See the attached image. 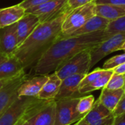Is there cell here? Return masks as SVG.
Here are the masks:
<instances>
[{
	"label": "cell",
	"instance_id": "cell-26",
	"mask_svg": "<svg viewBox=\"0 0 125 125\" xmlns=\"http://www.w3.org/2000/svg\"><path fill=\"white\" fill-rule=\"evenodd\" d=\"M106 71H107V70H105L103 68H102V69L97 68V69L94 70V71L91 72L90 73H87L84 76V78L82 79V81H81L80 85H79V88H81L83 86H86L88 83H89L94 81V80L97 79L98 78L102 76L103 74H105Z\"/></svg>",
	"mask_w": 125,
	"mask_h": 125
},
{
	"label": "cell",
	"instance_id": "cell-1",
	"mask_svg": "<svg viewBox=\"0 0 125 125\" xmlns=\"http://www.w3.org/2000/svg\"><path fill=\"white\" fill-rule=\"evenodd\" d=\"M104 31L76 37L58 39L33 66L34 75L54 73L61 65L78 53L104 41Z\"/></svg>",
	"mask_w": 125,
	"mask_h": 125
},
{
	"label": "cell",
	"instance_id": "cell-31",
	"mask_svg": "<svg viewBox=\"0 0 125 125\" xmlns=\"http://www.w3.org/2000/svg\"><path fill=\"white\" fill-rule=\"evenodd\" d=\"M96 4H114L125 6V0H94Z\"/></svg>",
	"mask_w": 125,
	"mask_h": 125
},
{
	"label": "cell",
	"instance_id": "cell-4",
	"mask_svg": "<svg viewBox=\"0 0 125 125\" xmlns=\"http://www.w3.org/2000/svg\"><path fill=\"white\" fill-rule=\"evenodd\" d=\"M96 4L94 1L72 10L64 19L62 26V32L59 39L68 37L70 34L78 29L86 22L95 15Z\"/></svg>",
	"mask_w": 125,
	"mask_h": 125
},
{
	"label": "cell",
	"instance_id": "cell-12",
	"mask_svg": "<svg viewBox=\"0 0 125 125\" xmlns=\"http://www.w3.org/2000/svg\"><path fill=\"white\" fill-rule=\"evenodd\" d=\"M48 79V75L28 77L18 90V97H37L43 85Z\"/></svg>",
	"mask_w": 125,
	"mask_h": 125
},
{
	"label": "cell",
	"instance_id": "cell-24",
	"mask_svg": "<svg viewBox=\"0 0 125 125\" xmlns=\"http://www.w3.org/2000/svg\"><path fill=\"white\" fill-rule=\"evenodd\" d=\"M94 102V97L93 95L80 97L76 107L77 111L81 115H86L92 109Z\"/></svg>",
	"mask_w": 125,
	"mask_h": 125
},
{
	"label": "cell",
	"instance_id": "cell-32",
	"mask_svg": "<svg viewBox=\"0 0 125 125\" xmlns=\"http://www.w3.org/2000/svg\"><path fill=\"white\" fill-rule=\"evenodd\" d=\"M115 116H114L113 114H111L109 116L99 120L98 122H95L92 125H112L114 121Z\"/></svg>",
	"mask_w": 125,
	"mask_h": 125
},
{
	"label": "cell",
	"instance_id": "cell-21",
	"mask_svg": "<svg viewBox=\"0 0 125 125\" xmlns=\"http://www.w3.org/2000/svg\"><path fill=\"white\" fill-rule=\"evenodd\" d=\"M111 114H112V112L97 100L94 102L92 109L83 118V121L88 125H92L99 120L109 116Z\"/></svg>",
	"mask_w": 125,
	"mask_h": 125
},
{
	"label": "cell",
	"instance_id": "cell-35",
	"mask_svg": "<svg viewBox=\"0 0 125 125\" xmlns=\"http://www.w3.org/2000/svg\"><path fill=\"white\" fill-rule=\"evenodd\" d=\"M88 125L87 124H86L83 121V119H80V120H78V121H77V122H73V123H72V124H70V125Z\"/></svg>",
	"mask_w": 125,
	"mask_h": 125
},
{
	"label": "cell",
	"instance_id": "cell-37",
	"mask_svg": "<svg viewBox=\"0 0 125 125\" xmlns=\"http://www.w3.org/2000/svg\"><path fill=\"white\" fill-rule=\"evenodd\" d=\"M9 80H0V89L3 87V86L6 83V82Z\"/></svg>",
	"mask_w": 125,
	"mask_h": 125
},
{
	"label": "cell",
	"instance_id": "cell-30",
	"mask_svg": "<svg viewBox=\"0 0 125 125\" xmlns=\"http://www.w3.org/2000/svg\"><path fill=\"white\" fill-rule=\"evenodd\" d=\"M125 113V94L123 95V97L121 98L118 105L114 109V111L112 112L114 116H116L118 115L122 114Z\"/></svg>",
	"mask_w": 125,
	"mask_h": 125
},
{
	"label": "cell",
	"instance_id": "cell-27",
	"mask_svg": "<svg viewBox=\"0 0 125 125\" xmlns=\"http://www.w3.org/2000/svg\"><path fill=\"white\" fill-rule=\"evenodd\" d=\"M125 63V53L123 54L115 56L108 59L103 64V69L105 70H114L116 67Z\"/></svg>",
	"mask_w": 125,
	"mask_h": 125
},
{
	"label": "cell",
	"instance_id": "cell-3",
	"mask_svg": "<svg viewBox=\"0 0 125 125\" xmlns=\"http://www.w3.org/2000/svg\"><path fill=\"white\" fill-rule=\"evenodd\" d=\"M51 100H44L37 97H18L0 116V125H22Z\"/></svg>",
	"mask_w": 125,
	"mask_h": 125
},
{
	"label": "cell",
	"instance_id": "cell-8",
	"mask_svg": "<svg viewBox=\"0 0 125 125\" xmlns=\"http://www.w3.org/2000/svg\"><path fill=\"white\" fill-rule=\"evenodd\" d=\"M29 77L26 73L6 82L0 89V116L18 97V90L23 82Z\"/></svg>",
	"mask_w": 125,
	"mask_h": 125
},
{
	"label": "cell",
	"instance_id": "cell-10",
	"mask_svg": "<svg viewBox=\"0 0 125 125\" xmlns=\"http://www.w3.org/2000/svg\"><path fill=\"white\" fill-rule=\"evenodd\" d=\"M15 23L0 28V53L1 54L10 56L18 47Z\"/></svg>",
	"mask_w": 125,
	"mask_h": 125
},
{
	"label": "cell",
	"instance_id": "cell-34",
	"mask_svg": "<svg viewBox=\"0 0 125 125\" xmlns=\"http://www.w3.org/2000/svg\"><path fill=\"white\" fill-rule=\"evenodd\" d=\"M114 73H117V74H125V63L116 67L114 70Z\"/></svg>",
	"mask_w": 125,
	"mask_h": 125
},
{
	"label": "cell",
	"instance_id": "cell-6",
	"mask_svg": "<svg viewBox=\"0 0 125 125\" xmlns=\"http://www.w3.org/2000/svg\"><path fill=\"white\" fill-rule=\"evenodd\" d=\"M80 97L63 98L55 100L56 117L54 125H69L83 119L85 115H81L76 107Z\"/></svg>",
	"mask_w": 125,
	"mask_h": 125
},
{
	"label": "cell",
	"instance_id": "cell-33",
	"mask_svg": "<svg viewBox=\"0 0 125 125\" xmlns=\"http://www.w3.org/2000/svg\"><path fill=\"white\" fill-rule=\"evenodd\" d=\"M112 125H125V113L115 116Z\"/></svg>",
	"mask_w": 125,
	"mask_h": 125
},
{
	"label": "cell",
	"instance_id": "cell-20",
	"mask_svg": "<svg viewBox=\"0 0 125 125\" xmlns=\"http://www.w3.org/2000/svg\"><path fill=\"white\" fill-rule=\"evenodd\" d=\"M95 15L110 21L117 20L125 15V6L114 4H96Z\"/></svg>",
	"mask_w": 125,
	"mask_h": 125
},
{
	"label": "cell",
	"instance_id": "cell-15",
	"mask_svg": "<svg viewBox=\"0 0 125 125\" xmlns=\"http://www.w3.org/2000/svg\"><path fill=\"white\" fill-rule=\"evenodd\" d=\"M56 117V102L51 100L35 115L27 121L29 125H54Z\"/></svg>",
	"mask_w": 125,
	"mask_h": 125
},
{
	"label": "cell",
	"instance_id": "cell-13",
	"mask_svg": "<svg viewBox=\"0 0 125 125\" xmlns=\"http://www.w3.org/2000/svg\"><path fill=\"white\" fill-rule=\"evenodd\" d=\"M85 75V74L73 75L62 80L59 92L54 100H57L63 98L77 97L76 94H78L80 83Z\"/></svg>",
	"mask_w": 125,
	"mask_h": 125
},
{
	"label": "cell",
	"instance_id": "cell-16",
	"mask_svg": "<svg viewBox=\"0 0 125 125\" xmlns=\"http://www.w3.org/2000/svg\"><path fill=\"white\" fill-rule=\"evenodd\" d=\"M111 21L99 15H94L89 20H88L84 25L80 27L78 29L70 34L68 37H76L84 35L87 34H91L97 31H104ZM66 38V37H65Z\"/></svg>",
	"mask_w": 125,
	"mask_h": 125
},
{
	"label": "cell",
	"instance_id": "cell-36",
	"mask_svg": "<svg viewBox=\"0 0 125 125\" xmlns=\"http://www.w3.org/2000/svg\"><path fill=\"white\" fill-rule=\"evenodd\" d=\"M9 57H10V56H6V55H4V54L0 53V64H1L3 62H4L5 60H7Z\"/></svg>",
	"mask_w": 125,
	"mask_h": 125
},
{
	"label": "cell",
	"instance_id": "cell-41",
	"mask_svg": "<svg viewBox=\"0 0 125 125\" xmlns=\"http://www.w3.org/2000/svg\"></svg>",
	"mask_w": 125,
	"mask_h": 125
},
{
	"label": "cell",
	"instance_id": "cell-38",
	"mask_svg": "<svg viewBox=\"0 0 125 125\" xmlns=\"http://www.w3.org/2000/svg\"><path fill=\"white\" fill-rule=\"evenodd\" d=\"M120 50H122V51H124V52L125 53V41L124 42V43L122 44V45L120 47V48H119V51Z\"/></svg>",
	"mask_w": 125,
	"mask_h": 125
},
{
	"label": "cell",
	"instance_id": "cell-5",
	"mask_svg": "<svg viewBox=\"0 0 125 125\" xmlns=\"http://www.w3.org/2000/svg\"><path fill=\"white\" fill-rule=\"evenodd\" d=\"M89 50L90 49L84 50L75 55L61 65L54 73L61 80L73 75H86L91 69V56Z\"/></svg>",
	"mask_w": 125,
	"mask_h": 125
},
{
	"label": "cell",
	"instance_id": "cell-28",
	"mask_svg": "<svg viewBox=\"0 0 125 125\" xmlns=\"http://www.w3.org/2000/svg\"><path fill=\"white\" fill-rule=\"evenodd\" d=\"M51 1H53V0H23L21 3H19V4L25 10H27L30 7L37 6Z\"/></svg>",
	"mask_w": 125,
	"mask_h": 125
},
{
	"label": "cell",
	"instance_id": "cell-40",
	"mask_svg": "<svg viewBox=\"0 0 125 125\" xmlns=\"http://www.w3.org/2000/svg\"><path fill=\"white\" fill-rule=\"evenodd\" d=\"M124 77H125V86H124V89L125 90V74H124Z\"/></svg>",
	"mask_w": 125,
	"mask_h": 125
},
{
	"label": "cell",
	"instance_id": "cell-23",
	"mask_svg": "<svg viewBox=\"0 0 125 125\" xmlns=\"http://www.w3.org/2000/svg\"><path fill=\"white\" fill-rule=\"evenodd\" d=\"M124 32H125V15L109 23L107 28L104 30V40L116 34Z\"/></svg>",
	"mask_w": 125,
	"mask_h": 125
},
{
	"label": "cell",
	"instance_id": "cell-11",
	"mask_svg": "<svg viewBox=\"0 0 125 125\" xmlns=\"http://www.w3.org/2000/svg\"><path fill=\"white\" fill-rule=\"evenodd\" d=\"M40 23V20L35 15L29 12L25 13L23 17L15 23L18 46L29 37Z\"/></svg>",
	"mask_w": 125,
	"mask_h": 125
},
{
	"label": "cell",
	"instance_id": "cell-22",
	"mask_svg": "<svg viewBox=\"0 0 125 125\" xmlns=\"http://www.w3.org/2000/svg\"><path fill=\"white\" fill-rule=\"evenodd\" d=\"M114 74L113 70H107L105 74L102 76L98 78L97 79L94 80V81L88 83L86 86H83L78 89V94H85L94 91H97L99 89H103L105 87L108 82L109 81L110 78H111L112 75Z\"/></svg>",
	"mask_w": 125,
	"mask_h": 125
},
{
	"label": "cell",
	"instance_id": "cell-14",
	"mask_svg": "<svg viewBox=\"0 0 125 125\" xmlns=\"http://www.w3.org/2000/svg\"><path fill=\"white\" fill-rule=\"evenodd\" d=\"M24 72L25 69L20 60L12 55L0 64V80H10Z\"/></svg>",
	"mask_w": 125,
	"mask_h": 125
},
{
	"label": "cell",
	"instance_id": "cell-29",
	"mask_svg": "<svg viewBox=\"0 0 125 125\" xmlns=\"http://www.w3.org/2000/svg\"><path fill=\"white\" fill-rule=\"evenodd\" d=\"M94 0H67V6L68 8L73 10L78 7L83 6L86 4Z\"/></svg>",
	"mask_w": 125,
	"mask_h": 125
},
{
	"label": "cell",
	"instance_id": "cell-9",
	"mask_svg": "<svg viewBox=\"0 0 125 125\" xmlns=\"http://www.w3.org/2000/svg\"><path fill=\"white\" fill-rule=\"evenodd\" d=\"M67 0H53L26 10V12L35 15L43 23L58 16L66 7Z\"/></svg>",
	"mask_w": 125,
	"mask_h": 125
},
{
	"label": "cell",
	"instance_id": "cell-19",
	"mask_svg": "<svg viewBox=\"0 0 125 125\" xmlns=\"http://www.w3.org/2000/svg\"><path fill=\"white\" fill-rule=\"evenodd\" d=\"M101 90V94L98 99L99 101L110 111L113 112L118 105L121 98L125 94V89L110 90L103 88Z\"/></svg>",
	"mask_w": 125,
	"mask_h": 125
},
{
	"label": "cell",
	"instance_id": "cell-39",
	"mask_svg": "<svg viewBox=\"0 0 125 125\" xmlns=\"http://www.w3.org/2000/svg\"><path fill=\"white\" fill-rule=\"evenodd\" d=\"M29 125V124H28V122H25L24 124H23V125Z\"/></svg>",
	"mask_w": 125,
	"mask_h": 125
},
{
	"label": "cell",
	"instance_id": "cell-2",
	"mask_svg": "<svg viewBox=\"0 0 125 125\" xmlns=\"http://www.w3.org/2000/svg\"><path fill=\"white\" fill-rule=\"evenodd\" d=\"M71 11L72 10L67 6L56 18L40 23L29 37L18 47L13 55L20 60L25 70L34 66L59 39L62 23Z\"/></svg>",
	"mask_w": 125,
	"mask_h": 125
},
{
	"label": "cell",
	"instance_id": "cell-17",
	"mask_svg": "<svg viewBox=\"0 0 125 125\" xmlns=\"http://www.w3.org/2000/svg\"><path fill=\"white\" fill-rule=\"evenodd\" d=\"M26 13V10L19 4L0 9V28L17 23Z\"/></svg>",
	"mask_w": 125,
	"mask_h": 125
},
{
	"label": "cell",
	"instance_id": "cell-18",
	"mask_svg": "<svg viewBox=\"0 0 125 125\" xmlns=\"http://www.w3.org/2000/svg\"><path fill=\"white\" fill-rule=\"evenodd\" d=\"M61 83L62 80L55 73L49 74L48 81L43 85L37 98L44 100H54L59 92Z\"/></svg>",
	"mask_w": 125,
	"mask_h": 125
},
{
	"label": "cell",
	"instance_id": "cell-25",
	"mask_svg": "<svg viewBox=\"0 0 125 125\" xmlns=\"http://www.w3.org/2000/svg\"><path fill=\"white\" fill-rule=\"evenodd\" d=\"M125 86V77L123 74H117L114 73L107 85L105 89L110 90H117L124 89Z\"/></svg>",
	"mask_w": 125,
	"mask_h": 125
},
{
	"label": "cell",
	"instance_id": "cell-7",
	"mask_svg": "<svg viewBox=\"0 0 125 125\" xmlns=\"http://www.w3.org/2000/svg\"><path fill=\"white\" fill-rule=\"evenodd\" d=\"M125 41V32L119 33L90 48V68L93 67L97 63H98L106 56L114 51H119L120 47L122 45Z\"/></svg>",
	"mask_w": 125,
	"mask_h": 125
}]
</instances>
